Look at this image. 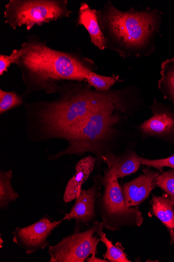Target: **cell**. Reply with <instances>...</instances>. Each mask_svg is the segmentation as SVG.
I'll return each instance as SVG.
<instances>
[{"instance_id": "44dd1931", "label": "cell", "mask_w": 174, "mask_h": 262, "mask_svg": "<svg viewBox=\"0 0 174 262\" xmlns=\"http://www.w3.org/2000/svg\"><path fill=\"white\" fill-rule=\"evenodd\" d=\"M156 185L163 190L174 201V169L160 174L157 179Z\"/></svg>"}, {"instance_id": "9a60e30c", "label": "cell", "mask_w": 174, "mask_h": 262, "mask_svg": "<svg viewBox=\"0 0 174 262\" xmlns=\"http://www.w3.org/2000/svg\"><path fill=\"white\" fill-rule=\"evenodd\" d=\"M152 212L168 229H174V201L166 194L154 196L151 201Z\"/></svg>"}, {"instance_id": "8fae6325", "label": "cell", "mask_w": 174, "mask_h": 262, "mask_svg": "<svg viewBox=\"0 0 174 262\" xmlns=\"http://www.w3.org/2000/svg\"><path fill=\"white\" fill-rule=\"evenodd\" d=\"M159 172L148 168L143 170V174L121 186L126 204L129 207L139 206L150 195L156 187Z\"/></svg>"}, {"instance_id": "6da1fadb", "label": "cell", "mask_w": 174, "mask_h": 262, "mask_svg": "<svg viewBox=\"0 0 174 262\" xmlns=\"http://www.w3.org/2000/svg\"><path fill=\"white\" fill-rule=\"evenodd\" d=\"M81 81L62 82L59 97L26 104L27 115L47 138L68 140L95 110L111 104H128L127 90L101 92Z\"/></svg>"}, {"instance_id": "8992f818", "label": "cell", "mask_w": 174, "mask_h": 262, "mask_svg": "<svg viewBox=\"0 0 174 262\" xmlns=\"http://www.w3.org/2000/svg\"><path fill=\"white\" fill-rule=\"evenodd\" d=\"M103 186L104 192L96 202V211L105 229L115 232L125 227L141 226L144 220L142 213L139 206L127 205L118 179L112 180Z\"/></svg>"}, {"instance_id": "ffe728a7", "label": "cell", "mask_w": 174, "mask_h": 262, "mask_svg": "<svg viewBox=\"0 0 174 262\" xmlns=\"http://www.w3.org/2000/svg\"><path fill=\"white\" fill-rule=\"evenodd\" d=\"M23 101L16 92L0 90V114L3 115L10 110L22 104Z\"/></svg>"}, {"instance_id": "277c9868", "label": "cell", "mask_w": 174, "mask_h": 262, "mask_svg": "<svg viewBox=\"0 0 174 262\" xmlns=\"http://www.w3.org/2000/svg\"><path fill=\"white\" fill-rule=\"evenodd\" d=\"M128 104H111L94 111L82 126L68 140V146L64 150L48 157L56 160L65 156L83 155L92 153L96 160L110 152L109 144L116 134V125L120 120L118 112L126 113Z\"/></svg>"}, {"instance_id": "d4e9b609", "label": "cell", "mask_w": 174, "mask_h": 262, "mask_svg": "<svg viewBox=\"0 0 174 262\" xmlns=\"http://www.w3.org/2000/svg\"><path fill=\"white\" fill-rule=\"evenodd\" d=\"M169 234L171 244H174V231L173 229H170Z\"/></svg>"}, {"instance_id": "7a4b0ae2", "label": "cell", "mask_w": 174, "mask_h": 262, "mask_svg": "<svg viewBox=\"0 0 174 262\" xmlns=\"http://www.w3.org/2000/svg\"><path fill=\"white\" fill-rule=\"evenodd\" d=\"M14 64L20 71L26 94L59 93L61 82L85 81L96 69L94 62L78 51L64 52L47 45L37 35L26 37L18 49Z\"/></svg>"}, {"instance_id": "3957f363", "label": "cell", "mask_w": 174, "mask_h": 262, "mask_svg": "<svg viewBox=\"0 0 174 262\" xmlns=\"http://www.w3.org/2000/svg\"><path fill=\"white\" fill-rule=\"evenodd\" d=\"M96 15L106 49L123 58L148 56L154 53L163 16L159 10L131 8L122 11L108 1L97 10Z\"/></svg>"}, {"instance_id": "ba28073f", "label": "cell", "mask_w": 174, "mask_h": 262, "mask_svg": "<svg viewBox=\"0 0 174 262\" xmlns=\"http://www.w3.org/2000/svg\"><path fill=\"white\" fill-rule=\"evenodd\" d=\"M64 221H55L47 215L27 227H17L12 232L13 242L27 254L48 248V238Z\"/></svg>"}, {"instance_id": "ac0fdd59", "label": "cell", "mask_w": 174, "mask_h": 262, "mask_svg": "<svg viewBox=\"0 0 174 262\" xmlns=\"http://www.w3.org/2000/svg\"><path fill=\"white\" fill-rule=\"evenodd\" d=\"M118 76H105L98 75L94 71L88 74L85 81L93 88L95 91L101 92H107L111 90L115 83L122 81Z\"/></svg>"}, {"instance_id": "e0dca14e", "label": "cell", "mask_w": 174, "mask_h": 262, "mask_svg": "<svg viewBox=\"0 0 174 262\" xmlns=\"http://www.w3.org/2000/svg\"><path fill=\"white\" fill-rule=\"evenodd\" d=\"M13 172L11 171H0V209H7L10 205L17 200L19 195L12 184Z\"/></svg>"}, {"instance_id": "5bb4252c", "label": "cell", "mask_w": 174, "mask_h": 262, "mask_svg": "<svg viewBox=\"0 0 174 262\" xmlns=\"http://www.w3.org/2000/svg\"><path fill=\"white\" fill-rule=\"evenodd\" d=\"M97 10L86 3H82L79 10L77 27L82 26L88 32L90 41L101 51L106 49L104 34L96 15Z\"/></svg>"}, {"instance_id": "4fadbf2b", "label": "cell", "mask_w": 174, "mask_h": 262, "mask_svg": "<svg viewBox=\"0 0 174 262\" xmlns=\"http://www.w3.org/2000/svg\"><path fill=\"white\" fill-rule=\"evenodd\" d=\"M96 162V158L88 156L77 163L76 172L68 181L65 189L63 200L65 203L76 200L83 188V185L94 170Z\"/></svg>"}, {"instance_id": "30bf717a", "label": "cell", "mask_w": 174, "mask_h": 262, "mask_svg": "<svg viewBox=\"0 0 174 262\" xmlns=\"http://www.w3.org/2000/svg\"><path fill=\"white\" fill-rule=\"evenodd\" d=\"M151 110L153 116L139 127L141 132L174 143V108L155 99Z\"/></svg>"}, {"instance_id": "52a82bcc", "label": "cell", "mask_w": 174, "mask_h": 262, "mask_svg": "<svg viewBox=\"0 0 174 262\" xmlns=\"http://www.w3.org/2000/svg\"><path fill=\"white\" fill-rule=\"evenodd\" d=\"M104 229L103 223L97 221L85 231L77 228L56 245L48 246L49 261L84 262L90 255H96L100 234Z\"/></svg>"}, {"instance_id": "2e32d148", "label": "cell", "mask_w": 174, "mask_h": 262, "mask_svg": "<svg viewBox=\"0 0 174 262\" xmlns=\"http://www.w3.org/2000/svg\"><path fill=\"white\" fill-rule=\"evenodd\" d=\"M161 79L158 87L164 95L174 106V57L168 59L161 64Z\"/></svg>"}, {"instance_id": "cb8c5ba5", "label": "cell", "mask_w": 174, "mask_h": 262, "mask_svg": "<svg viewBox=\"0 0 174 262\" xmlns=\"http://www.w3.org/2000/svg\"><path fill=\"white\" fill-rule=\"evenodd\" d=\"M87 262H109V261L106 259H103L97 257L95 255H91V256L88 257L86 259Z\"/></svg>"}, {"instance_id": "603a6c76", "label": "cell", "mask_w": 174, "mask_h": 262, "mask_svg": "<svg viewBox=\"0 0 174 262\" xmlns=\"http://www.w3.org/2000/svg\"><path fill=\"white\" fill-rule=\"evenodd\" d=\"M18 50H14L10 55H0V76H3L8 71L12 64H14Z\"/></svg>"}, {"instance_id": "7c38bea8", "label": "cell", "mask_w": 174, "mask_h": 262, "mask_svg": "<svg viewBox=\"0 0 174 262\" xmlns=\"http://www.w3.org/2000/svg\"><path fill=\"white\" fill-rule=\"evenodd\" d=\"M140 157L134 151L117 156L110 152L105 156L102 161L108 166L103 177L101 176L103 186L114 180L123 178L136 172L141 165Z\"/></svg>"}, {"instance_id": "5b68a950", "label": "cell", "mask_w": 174, "mask_h": 262, "mask_svg": "<svg viewBox=\"0 0 174 262\" xmlns=\"http://www.w3.org/2000/svg\"><path fill=\"white\" fill-rule=\"evenodd\" d=\"M68 6L67 0H10L5 22L13 30L24 26L30 31L36 26L69 18L72 11Z\"/></svg>"}, {"instance_id": "d6986e66", "label": "cell", "mask_w": 174, "mask_h": 262, "mask_svg": "<svg viewBox=\"0 0 174 262\" xmlns=\"http://www.w3.org/2000/svg\"><path fill=\"white\" fill-rule=\"evenodd\" d=\"M101 242L106 246L107 251L104 255L105 258L111 262H131L128 258L127 254L123 251L119 243L114 245L108 239L105 233L102 232L100 234Z\"/></svg>"}, {"instance_id": "7402d4cb", "label": "cell", "mask_w": 174, "mask_h": 262, "mask_svg": "<svg viewBox=\"0 0 174 262\" xmlns=\"http://www.w3.org/2000/svg\"><path fill=\"white\" fill-rule=\"evenodd\" d=\"M141 165L153 167L158 170L161 173L164 167H169L174 169V155L168 158L158 160L147 159L140 157Z\"/></svg>"}, {"instance_id": "484cf974", "label": "cell", "mask_w": 174, "mask_h": 262, "mask_svg": "<svg viewBox=\"0 0 174 262\" xmlns=\"http://www.w3.org/2000/svg\"><path fill=\"white\" fill-rule=\"evenodd\" d=\"M0 240H1V241H0V242H1V244H1V248H3V241L2 239V236H1V238H0Z\"/></svg>"}, {"instance_id": "9c48e42d", "label": "cell", "mask_w": 174, "mask_h": 262, "mask_svg": "<svg viewBox=\"0 0 174 262\" xmlns=\"http://www.w3.org/2000/svg\"><path fill=\"white\" fill-rule=\"evenodd\" d=\"M94 185L87 189H82L70 211L65 214L63 220L76 221L77 225H85L89 227L96 221L97 213L96 203L102 195L103 186L101 175L93 178Z\"/></svg>"}]
</instances>
